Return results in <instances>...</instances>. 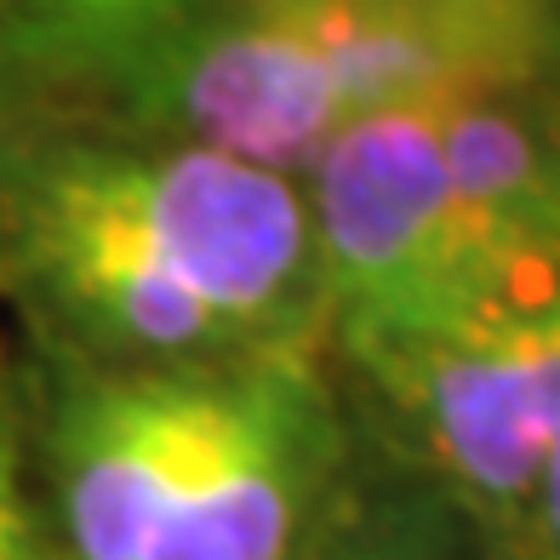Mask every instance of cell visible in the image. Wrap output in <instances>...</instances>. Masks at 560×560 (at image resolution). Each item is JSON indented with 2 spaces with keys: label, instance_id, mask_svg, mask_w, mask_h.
Wrapping results in <instances>:
<instances>
[{
  "label": "cell",
  "instance_id": "obj_6",
  "mask_svg": "<svg viewBox=\"0 0 560 560\" xmlns=\"http://www.w3.org/2000/svg\"><path fill=\"white\" fill-rule=\"evenodd\" d=\"M218 372L143 366L58 412V526L69 560H143L212 412Z\"/></svg>",
  "mask_w": 560,
  "mask_h": 560
},
{
  "label": "cell",
  "instance_id": "obj_9",
  "mask_svg": "<svg viewBox=\"0 0 560 560\" xmlns=\"http://www.w3.org/2000/svg\"><path fill=\"white\" fill-rule=\"evenodd\" d=\"M0 560H52L30 487H23V457L7 418H0Z\"/></svg>",
  "mask_w": 560,
  "mask_h": 560
},
{
  "label": "cell",
  "instance_id": "obj_8",
  "mask_svg": "<svg viewBox=\"0 0 560 560\" xmlns=\"http://www.w3.org/2000/svg\"><path fill=\"white\" fill-rule=\"evenodd\" d=\"M172 7L184 0H0V52L18 63L81 69Z\"/></svg>",
  "mask_w": 560,
  "mask_h": 560
},
{
  "label": "cell",
  "instance_id": "obj_7",
  "mask_svg": "<svg viewBox=\"0 0 560 560\" xmlns=\"http://www.w3.org/2000/svg\"><path fill=\"white\" fill-rule=\"evenodd\" d=\"M441 149L452 189L509 269L560 264V109L538 86L446 104Z\"/></svg>",
  "mask_w": 560,
  "mask_h": 560
},
{
  "label": "cell",
  "instance_id": "obj_10",
  "mask_svg": "<svg viewBox=\"0 0 560 560\" xmlns=\"http://www.w3.org/2000/svg\"><path fill=\"white\" fill-rule=\"evenodd\" d=\"M532 515H538L544 560H560V435H555V452H549V464H544L538 498H532Z\"/></svg>",
  "mask_w": 560,
  "mask_h": 560
},
{
  "label": "cell",
  "instance_id": "obj_3",
  "mask_svg": "<svg viewBox=\"0 0 560 560\" xmlns=\"http://www.w3.org/2000/svg\"><path fill=\"white\" fill-rule=\"evenodd\" d=\"M441 109H384L343 126L310 161L315 280L349 354L464 320L544 269H509L452 189ZM555 269V264H549Z\"/></svg>",
  "mask_w": 560,
  "mask_h": 560
},
{
  "label": "cell",
  "instance_id": "obj_1",
  "mask_svg": "<svg viewBox=\"0 0 560 560\" xmlns=\"http://www.w3.org/2000/svg\"><path fill=\"white\" fill-rule=\"evenodd\" d=\"M555 58L560 0H184L81 69L143 132L292 172L366 115L538 86Z\"/></svg>",
  "mask_w": 560,
  "mask_h": 560
},
{
  "label": "cell",
  "instance_id": "obj_5",
  "mask_svg": "<svg viewBox=\"0 0 560 560\" xmlns=\"http://www.w3.org/2000/svg\"><path fill=\"white\" fill-rule=\"evenodd\" d=\"M332 464V423L292 354L218 377L200 446L143 560H292Z\"/></svg>",
  "mask_w": 560,
  "mask_h": 560
},
{
  "label": "cell",
  "instance_id": "obj_4",
  "mask_svg": "<svg viewBox=\"0 0 560 560\" xmlns=\"http://www.w3.org/2000/svg\"><path fill=\"white\" fill-rule=\"evenodd\" d=\"M457 492L515 515L560 435V264L441 332L354 354Z\"/></svg>",
  "mask_w": 560,
  "mask_h": 560
},
{
  "label": "cell",
  "instance_id": "obj_2",
  "mask_svg": "<svg viewBox=\"0 0 560 560\" xmlns=\"http://www.w3.org/2000/svg\"><path fill=\"white\" fill-rule=\"evenodd\" d=\"M12 252L115 354L195 361L275 332L315 280L310 195L207 143H69L12 184Z\"/></svg>",
  "mask_w": 560,
  "mask_h": 560
}]
</instances>
